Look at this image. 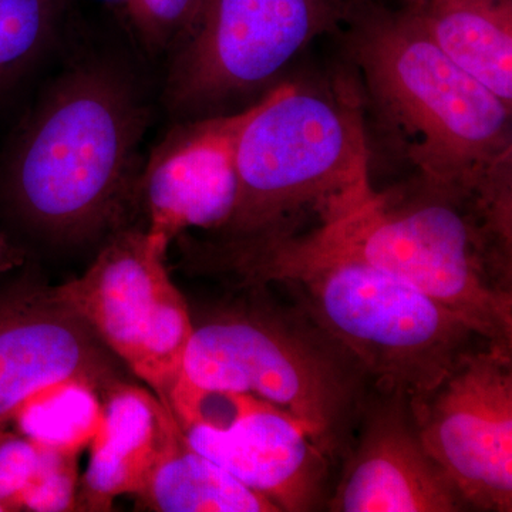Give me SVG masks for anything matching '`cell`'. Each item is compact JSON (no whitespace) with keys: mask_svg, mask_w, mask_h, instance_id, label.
I'll return each mask as SVG.
<instances>
[{"mask_svg":"<svg viewBox=\"0 0 512 512\" xmlns=\"http://www.w3.org/2000/svg\"><path fill=\"white\" fill-rule=\"evenodd\" d=\"M180 249L191 274L237 289L282 291L355 360L375 392L410 404L433 392L480 339L426 293L333 247L311 228L268 237L183 234Z\"/></svg>","mask_w":512,"mask_h":512,"instance_id":"cell-1","label":"cell"},{"mask_svg":"<svg viewBox=\"0 0 512 512\" xmlns=\"http://www.w3.org/2000/svg\"><path fill=\"white\" fill-rule=\"evenodd\" d=\"M338 30L377 119L420 180L477 194L512 190V107L454 63L409 9L348 0Z\"/></svg>","mask_w":512,"mask_h":512,"instance_id":"cell-2","label":"cell"},{"mask_svg":"<svg viewBox=\"0 0 512 512\" xmlns=\"http://www.w3.org/2000/svg\"><path fill=\"white\" fill-rule=\"evenodd\" d=\"M311 229L426 293L485 343L512 350L511 198L420 180L373 190Z\"/></svg>","mask_w":512,"mask_h":512,"instance_id":"cell-3","label":"cell"},{"mask_svg":"<svg viewBox=\"0 0 512 512\" xmlns=\"http://www.w3.org/2000/svg\"><path fill=\"white\" fill-rule=\"evenodd\" d=\"M146 111L126 76L80 67L56 84L20 137L6 190L46 237L86 241L119 227L133 192Z\"/></svg>","mask_w":512,"mask_h":512,"instance_id":"cell-4","label":"cell"},{"mask_svg":"<svg viewBox=\"0 0 512 512\" xmlns=\"http://www.w3.org/2000/svg\"><path fill=\"white\" fill-rule=\"evenodd\" d=\"M192 316L180 380L212 393H245L305 424L330 458L345 457L373 389L355 360L268 286Z\"/></svg>","mask_w":512,"mask_h":512,"instance_id":"cell-5","label":"cell"},{"mask_svg":"<svg viewBox=\"0 0 512 512\" xmlns=\"http://www.w3.org/2000/svg\"><path fill=\"white\" fill-rule=\"evenodd\" d=\"M235 158L237 205L215 235L293 234L339 217L373 191L363 117L349 93L276 87L248 107Z\"/></svg>","mask_w":512,"mask_h":512,"instance_id":"cell-6","label":"cell"},{"mask_svg":"<svg viewBox=\"0 0 512 512\" xmlns=\"http://www.w3.org/2000/svg\"><path fill=\"white\" fill-rule=\"evenodd\" d=\"M167 249L147 231L121 229L80 278L53 289L163 403L180 379L194 326L168 274Z\"/></svg>","mask_w":512,"mask_h":512,"instance_id":"cell-7","label":"cell"},{"mask_svg":"<svg viewBox=\"0 0 512 512\" xmlns=\"http://www.w3.org/2000/svg\"><path fill=\"white\" fill-rule=\"evenodd\" d=\"M348 0H204L178 40L167 96L201 111L278 76L309 43L338 30Z\"/></svg>","mask_w":512,"mask_h":512,"instance_id":"cell-8","label":"cell"},{"mask_svg":"<svg viewBox=\"0 0 512 512\" xmlns=\"http://www.w3.org/2000/svg\"><path fill=\"white\" fill-rule=\"evenodd\" d=\"M188 443L279 511H312L330 458L305 424L245 393L202 392L178 379L167 402Z\"/></svg>","mask_w":512,"mask_h":512,"instance_id":"cell-9","label":"cell"},{"mask_svg":"<svg viewBox=\"0 0 512 512\" xmlns=\"http://www.w3.org/2000/svg\"><path fill=\"white\" fill-rule=\"evenodd\" d=\"M410 409L421 444L467 507L511 512L512 350H470Z\"/></svg>","mask_w":512,"mask_h":512,"instance_id":"cell-10","label":"cell"},{"mask_svg":"<svg viewBox=\"0 0 512 512\" xmlns=\"http://www.w3.org/2000/svg\"><path fill=\"white\" fill-rule=\"evenodd\" d=\"M345 454L333 512H456L468 510L421 444L410 402L373 390Z\"/></svg>","mask_w":512,"mask_h":512,"instance_id":"cell-11","label":"cell"},{"mask_svg":"<svg viewBox=\"0 0 512 512\" xmlns=\"http://www.w3.org/2000/svg\"><path fill=\"white\" fill-rule=\"evenodd\" d=\"M120 379L116 356L53 291L0 298V429L53 384L76 380L103 390Z\"/></svg>","mask_w":512,"mask_h":512,"instance_id":"cell-12","label":"cell"},{"mask_svg":"<svg viewBox=\"0 0 512 512\" xmlns=\"http://www.w3.org/2000/svg\"><path fill=\"white\" fill-rule=\"evenodd\" d=\"M248 109L178 130L147 165L141 195L146 231L170 247L187 229L218 232L238 197L237 138Z\"/></svg>","mask_w":512,"mask_h":512,"instance_id":"cell-13","label":"cell"},{"mask_svg":"<svg viewBox=\"0 0 512 512\" xmlns=\"http://www.w3.org/2000/svg\"><path fill=\"white\" fill-rule=\"evenodd\" d=\"M165 407L150 389L123 379L101 390L100 423L76 511H110L121 495L136 497L156 458Z\"/></svg>","mask_w":512,"mask_h":512,"instance_id":"cell-14","label":"cell"},{"mask_svg":"<svg viewBox=\"0 0 512 512\" xmlns=\"http://www.w3.org/2000/svg\"><path fill=\"white\" fill-rule=\"evenodd\" d=\"M136 498L141 510L157 512L279 511L195 450L168 406L156 458Z\"/></svg>","mask_w":512,"mask_h":512,"instance_id":"cell-15","label":"cell"},{"mask_svg":"<svg viewBox=\"0 0 512 512\" xmlns=\"http://www.w3.org/2000/svg\"><path fill=\"white\" fill-rule=\"evenodd\" d=\"M431 40L512 107V0H409Z\"/></svg>","mask_w":512,"mask_h":512,"instance_id":"cell-16","label":"cell"},{"mask_svg":"<svg viewBox=\"0 0 512 512\" xmlns=\"http://www.w3.org/2000/svg\"><path fill=\"white\" fill-rule=\"evenodd\" d=\"M101 417V390L86 382L47 387L15 417L18 431L40 447L77 456L89 446Z\"/></svg>","mask_w":512,"mask_h":512,"instance_id":"cell-17","label":"cell"},{"mask_svg":"<svg viewBox=\"0 0 512 512\" xmlns=\"http://www.w3.org/2000/svg\"><path fill=\"white\" fill-rule=\"evenodd\" d=\"M52 0H0V86L29 66L49 39Z\"/></svg>","mask_w":512,"mask_h":512,"instance_id":"cell-18","label":"cell"},{"mask_svg":"<svg viewBox=\"0 0 512 512\" xmlns=\"http://www.w3.org/2000/svg\"><path fill=\"white\" fill-rule=\"evenodd\" d=\"M79 483L77 456L42 447L40 466L23 498V511H76Z\"/></svg>","mask_w":512,"mask_h":512,"instance_id":"cell-19","label":"cell"},{"mask_svg":"<svg viewBox=\"0 0 512 512\" xmlns=\"http://www.w3.org/2000/svg\"><path fill=\"white\" fill-rule=\"evenodd\" d=\"M138 35L151 49H165L184 35L204 0H126Z\"/></svg>","mask_w":512,"mask_h":512,"instance_id":"cell-20","label":"cell"},{"mask_svg":"<svg viewBox=\"0 0 512 512\" xmlns=\"http://www.w3.org/2000/svg\"><path fill=\"white\" fill-rule=\"evenodd\" d=\"M42 447L19 431L0 429V507L3 512L23 511L28 493L40 466Z\"/></svg>","mask_w":512,"mask_h":512,"instance_id":"cell-21","label":"cell"},{"mask_svg":"<svg viewBox=\"0 0 512 512\" xmlns=\"http://www.w3.org/2000/svg\"><path fill=\"white\" fill-rule=\"evenodd\" d=\"M25 254L22 249L15 247L12 242L0 235V274L12 271L16 266L22 265Z\"/></svg>","mask_w":512,"mask_h":512,"instance_id":"cell-22","label":"cell"},{"mask_svg":"<svg viewBox=\"0 0 512 512\" xmlns=\"http://www.w3.org/2000/svg\"><path fill=\"white\" fill-rule=\"evenodd\" d=\"M0 512H3L2 507H0Z\"/></svg>","mask_w":512,"mask_h":512,"instance_id":"cell-23","label":"cell"}]
</instances>
